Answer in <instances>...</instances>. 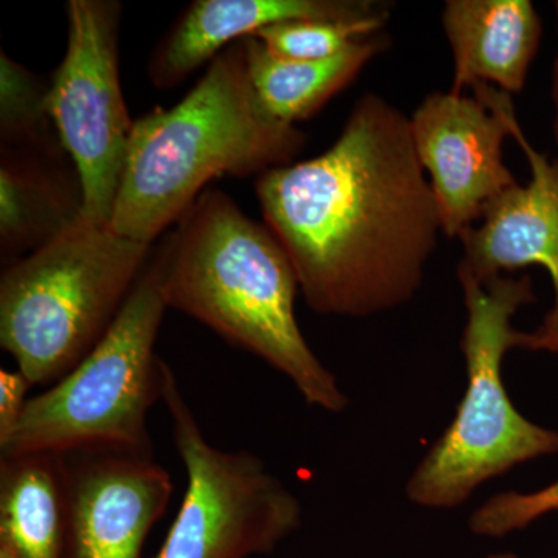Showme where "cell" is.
<instances>
[{"label": "cell", "mask_w": 558, "mask_h": 558, "mask_svg": "<svg viewBox=\"0 0 558 558\" xmlns=\"http://www.w3.org/2000/svg\"><path fill=\"white\" fill-rule=\"evenodd\" d=\"M442 27L453 54V87L487 84L520 94L542 39V20L529 0H447Z\"/></svg>", "instance_id": "13"}, {"label": "cell", "mask_w": 558, "mask_h": 558, "mask_svg": "<svg viewBox=\"0 0 558 558\" xmlns=\"http://www.w3.org/2000/svg\"><path fill=\"white\" fill-rule=\"evenodd\" d=\"M556 13H557V22H558V2H556ZM553 97H554V105H556V138H557V143H558V51H557L556 64H554Z\"/></svg>", "instance_id": "21"}, {"label": "cell", "mask_w": 558, "mask_h": 558, "mask_svg": "<svg viewBox=\"0 0 558 558\" xmlns=\"http://www.w3.org/2000/svg\"><path fill=\"white\" fill-rule=\"evenodd\" d=\"M486 558H517L512 554H497V556H488Z\"/></svg>", "instance_id": "23"}, {"label": "cell", "mask_w": 558, "mask_h": 558, "mask_svg": "<svg viewBox=\"0 0 558 558\" xmlns=\"http://www.w3.org/2000/svg\"><path fill=\"white\" fill-rule=\"evenodd\" d=\"M161 400L186 470V492L156 558L263 556L301 524L299 498L247 450L211 446L175 374L161 363Z\"/></svg>", "instance_id": "7"}, {"label": "cell", "mask_w": 558, "mask_h": 558, "mask_svg": "<svg viewBox=\"0 0 558 558\" xmlns=\"http://www.w3.org/2000/svg\"><path fill=\"white\" fill-rule=\"evenodd\" d=\"M558 510V480L531 494L505 492L472 513L470 529L484 537H505Z\"/></svg>", "instance_id": "19"}, {"label": "cell", "mask_w": 558, "mask_h": 558, "mask_svg": "<svg viewBox=\"0 0 558 558\" xmlns=\"http://www.w3.org/2000/svg\"><path fill=\"white\" fill-rule=\"evenodd\" d=\"M253 87L271 116L289 124L310 120L357 78L373 58L389 46L381 35L360 39L328 60L279 58L256 38L241 40Z\"/></svg>", "instance_id": "16"}, {"label": "cell", "mask_w": 558, "mask_h": 558, "mask_svg": "<svg viewBox=\"0 0 558 558\" xmlns=\"http://www.w3.org/2000/svg\"><path fill=\"white\" fill-rule=\"evenodd\" d=\"M70 558H140L172 495L170 473L148 454H62Z\"/></svg>", "instance_id": "10"}, {"label": "cell", "mask_w": 558, "mask_h": 558, "mask_svg": "<svg viewBox=\"0 0 558 558\" xmlns=\"http://www.w3.org/2000/svg\"><path fill=\"white\" fill-rule=\"evenodd\" d=\"M391 3L373 0H196L160 40L149 78L171 89L231 44L290 21L388 20Z\"/></svg>", "instance_id": "12"}, {"label": "cell", "mask_w": 558, "mask_h": 558, "mask_svg": "<svg viewBox=\"0 0 558 558\" xmlns=\"http://www.w3.org/2000/svg\"><path fill=\"white\" fill-rule=\"evenodd\" d=\"M32 381L20 369L0 371V440L7 438L24 413Z\"/></svg>", "instance_id": "20"}, {"label": "cell", "mask_w": 558, "mask_h": 558, "mask_svg": "<svg viewBox=\"0 0 558 558\" xmlns=\"http://www.w3.org/2000/svg\"><path fill=\"white\" fill-rule=\"evenodd\" d=\"M472 89L473 98L451 90L429 94L410 117L414 149L449 238L461 236L483 218L488 202L517 185L505 163L510 95L487 84Z\"/></svg>", "instance_id": "9"}, {"label": "cell", "mask_w": 558, "mask_h": 558, "mask_svg": "<svg viewBox=\"0 0 558 558\" xmlns=\"http://www.w3.org/2000/svg\"><path fill=\"white\" fill-rule=\"evenodd\" d=\"M168 307L156 253L116 322L78 365L28 399L0 458L124 451L153 457L149 410L161 400L156 341Z\"/></svg>", "instance_id": "6"}, {"label": "cell", "mask_w": 558, "mask_h": 558, "mask_svg": "<svg viewBox=\"0 0 558 558\" xmlns=\"http://www.w3.org/2000/svg\"><path fill=\"white\" fill-rule=\"evenodd\" d=\"M69 506L64 457L27 453L0 462V546L16 558H64Z\"/></svg>", "instance_id": "15"}, {"label": "cell", "mask_w": 558, "mask_h": 558, "mask_svg": "<svg viewBox=\"0 0 558 558\" xmlns=\"http://www.w3.org/2000/svg\"><path fill=\"white\" fill-rule=\"evenodd\" d=\"M306 145L304 132L264 106L250 80L244 46L231 44L174 108L154 109L134 121L109 227L153 245L213 179L259 178L293 163Z\"/></svg>", "instance_id": "3"}, {"label": "cell", "mask_w": 558, "mask_h": 558, "mask_svg": "<svg viewBox=\"0 0 558 558\" xmlns=\"http://www.w3.org/2000/svg\"><path fill=\"white\" fill-rule=\"evenodd\" d=\"M0 154V248L10 264L75 226L83 191L64 159L10 148Z\"/></svg>", "instance_id": "14"}, {"label": "cell", "mask_w": 558, "mask_h": 558, "mask_svg": "<svg viewBox=\"0 0 558 558\" xmlns=\"http://www.w3.org/2000/svg\"><path fill=\"white\" fill-rule=\"evenodd\" d=\"M0 558H16V557H14L13 554H11L9 549L3 548V546H0Z\"/></svg>", "instance_id": "22"}, {"label": "cell", "mask_w": 558, "mask_h": 558, "mask_svg": "<svg viewBox=\"0 0 558 558\" xmlns=\"http://www.w3.org/2000/svg\"><path fill=\"white\" fill-rule=\"evenodd\" d=\"M458 279L468 311L461 341L468 388L457 416L407 484V497L421 508H459L487 481L558 453V432L524 417L502 380L506 352L532 351L534 344L532 332H520L510 323L517 311L535 301L531 277L480 281L458 269Z\"/></svg>", "instance_id": "5"}, {"label": "cell", "mask_w": 558, "mask_h": 558, "mask_svg": "<svg viewBox=\"0 0 558 558\" xmlns=\"http://www.w3.org/2000/svg\"><path fill=\"white\" fill-rule=\"evenodd\" d=\"M264 222L312 311L365 318L409 303L442 233L409 117L366 92L328 150L256 179Z\"/></svg>", "instance_id": "1"}, {"label": "cell", "mask_w": 558, "mask_h": 558, "mask_svg": "<svg viewBox=\"0 0 558 558\" xmlns=\"http://www.w3.org/2000/svg\"><path fill=\"white\" fill-rule=\"evenodd\" d=\"M121 7L70 0L68 47L49 84L47 108L83 191L81 219L108 227L126 167L132 128L120 78Z\"/></svg>", "instance_id": "8"}, {"label": "cell", "mask_w": 558, "mask_h": 558, "mask_svg": "<svg viewBox=\"0 0 558 558\" xmlns=\"http://www.w3.org/2000/svg\"><path fill=\"white\" fill-rule=\"evenodd\" d=\"M387 21H290L264 28L253 38L286 60H328L357 40L377 35Z\"/></svg>", "instance_id": "18"}, {"label": "cell", "mask_w": 558, "mask_h": 558, "mask_svg": "<svg viewBox=\"0 0 558 558\" xmlns=\"http://www.w3.org/2000/svg\"><path fill=\"white\" fill-rule=\"evenodd\" d=\"M49 84L27 68L0 57V143L2 148L33 150L64 159L60 137L47 108Z\"/></svg>", "instance_id": "17"}, {"label": "cell", "mask_w": 558, "mask_h": 558, "mask_svg": "<svg viewBox=\"0 0 558 558\" xmlns=\"http://www.w3.org/2000/svg\"><path fill=\"white\" fill-rule=\"evenodd\" d=\"M168 307L197 319L233 347L288 377L307 405L347 410L337 377L296 322L299 278L269 227L229 194L207 189L156 252Z\"/></svg>", "instance_id": "2"}, {"label": "cell", "mask_w": 558, "mask_h": 558, "mask_svg": "<svg viewBox=\"0 0 558 558\" xmlns=\"http://www.w3.org/2000/svg\"><path fill=\"white\" fill-rule=\"evenodd\" d=\"M153 245L80 219L0 277V347L35 385H53L105 337Z\"/></svg>", "instance_id": "4"}, {"label": "cell", "mask_w": 558, "mask_h": 558, "mask_svg": "<svg viewBox=\"0 0 558 558\" xmlns=\"http://www.w3.org/2000/svg\"><path fill=\"white\" fill-rule=\"evenodd\" d=\"M510 137L517 140L531 167V182L519 183L488 202L478 227L459 236L464 258L458 269L480 281L508 271L542 266L553 281V310L534 336V351L558 354V160L550 163L520 128L513 102L508 108Z\"/></svg>", "instance_id": "11"}]
</instances>
